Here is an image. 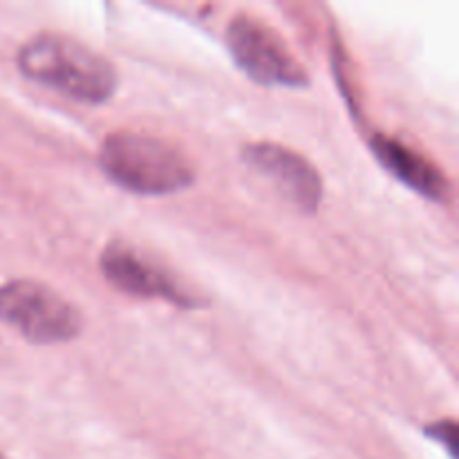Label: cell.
Masks as SVG:
<instances>
[{
    "mask_svg": "<svg viewBox=\"0 0 459 459\" xmlns=\"http://www.w3.org/2000/svg\"><path fill=\"white\" fill-rule=\"evenodd\" d=\"M22 76L79 103H106L117 90V70L106 56L72 36L39 34L18 49Z\"/></svg>",
    "mask_w": 459,
    "mask_h": 459,
    "instance_id": "obj_1",
    "label": "cell"
},
{
    "mask_svg": "<svg viewBox=\"0 0 459 459\" xmlns=\"http://www.w3.org/2000/svg\"><path fill=\"white\" fill-rule=\"evenodd\" d=\"M99 166L121 188L137 195H173L195 179L191 161L179 148L133 130L108 134L99 151Z\"/></svg>",
    "mask_w": 459,
    "mask_h": 459,
    "instance_id": "obj_2",
    "label": "cell"
},
{
    "mask_svg": "<svg viewBox=\"0 0 459 459\" xmlns=\"http://www.w3.org/2000/svg\"><path fill=\"white\" fill-rule=\"evenodd\" d=\"M0 323L36 345L67 343L81 332V314L43 282L18 278L0 285Z\"/></svg>",
    "mask_w": 459,
    "mask_h": 459,
    "instance_id": "obj_3",
    "label": "cell"
},
{
    "mask_svg": "<svg viewBox=\"0 0 459 459\" xmlns=\"http://www.w3.org/2000/svg\"><path fill=\"white\" fill-rule=\"evenodd\" d=\"M227 45L236 65L251 81L269 88H305L309 76L291 56L285 40L264 22L238 16L227 30Z\"/></svg>",
    "mask_w": 459,
    "mask_h": 459,
    "instance_id": "obj_4",
    "label": "cell"
},
{
    "mask_svg": "<svg viewBox=\"0 0 459 459\" xmlns=\"http://www.w3.org/2000/svg\"><path fill=\"white\" fill-rule=\"evenodd\" d=\"M242 161L255 173L269 178L278 191L305 213H316L323 200V179L318 170L299 152L272 142L242 148Z\"/></svg>",
    "mask_w": 459,
    "mask_h": 459,
    "instance_id": "obj_5",
    "label": "cell"
},
{
    "mask_svg": "<svg viewBox=\"0 0 459 459\" xmlns=\"http://www.w3.org/2000/svg\"><path fill=\"white\" fill-rule=\"evenodd\" d=\"M101 272L110 285L139 299H161L178 307H200V300L184 290L169 272L139 255L126 245H110L99 258Z\"/></svg>",
    "mask_w": 459,
    "mask_h": 459,
    "instance_id": "obj_6",
    "label": "cell"
},
{
    "mask_svg": "<svg viewBox=\"0 0 459 459\" xmlns=\"http://www.w3.org/2000/svg\"><path fill=\"white\" fill-rule=\"evenodd\" d=\"M368 146L375 152L377 161L417 195L433 202H444L448 197V182L442 170L415 148L384 133L372 134Z\"/></svg>",
    "mask_w": 459,
    "mask_h": 459,
    "instance_id": "obj_7",
    "label": "cell"
},
{
    "mask_svg": "<svg viewBox=\"0 0 459 459\" xmlns=\"http://www.w3.org/2000/svg\"><path fill=\"white\" fill-rule=\"evenodd\" d=\"M424 430L430 439H435V442H439L444 448H446L448 455H451L453 459H457V426H455V421L442 420V421H437V424L426 426Z\"/></svg>",
    "mask_w": 459,
    "mask_h": 459,
    "instance_id": "obj_8",
    "label": "cell"
},
{
    "mask_svg": "<svg viewBox=\"0 0 459 459\" xmlns=\"http://www.w3.org/2000/svg\"><path fill=\"white\" fill-rule=\"evenodd\" d=\"M0 459H4V455H3V453H0Z\"/></svg>",
    "mask_w": 459,
    "mask_h": 459,
    "instance_id": "obj_9",
    "label": "cell"
}]
</instances>
